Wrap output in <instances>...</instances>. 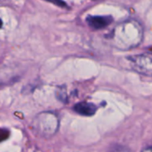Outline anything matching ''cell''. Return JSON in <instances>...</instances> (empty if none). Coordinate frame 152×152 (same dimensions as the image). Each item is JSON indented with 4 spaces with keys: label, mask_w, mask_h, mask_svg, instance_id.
<instances>
[{
    "label": "cell",
    "mask_w": 152,
    "mask_h": 152,
    "mask_svg": "<svg viewBox=\"0 0 152 152\" xmlns=\"http://www.w3.org/2000/svg\"><path fill=\"white\" fill-rule=\"evenodd\" d=\"M108 38L115 48L126 51L141 44L143 38V29L137 20L129 19L116 25L108 35Z\"/></svg>",
    "instance_id": "6da1fadb"
},
{
    "label": "cell",
    "mask_w": 152,
    "mask_h": 152,
    "mask_svg": "<svg viewBox=\"0 0 152 152\" xmlns=\"http://www.w3.org/2000/svg\"><path fill=\"white\" fill-rule=\"evenodd\" d=\"M58 116L50 111H45L37 114L31 124L33 131L39 136L49 138L54 135L59 129Z\"/></svg>",
    "instance_id": "7a4b0ae2"
},
{
    "label": "cell",
    "mask_w": 152,
    "mask_h": 152,
    "mask_svg": "<svg viewBox=\"0 0 152 152\" xmlns=\"http://www.w3.org/2000/svg\"><path fill=\"white\" fill-rule=\"evenodd\" d=\"M130 65L136 72L152 77V53H142L130 56Z\"/></svg>",
    "instance_id": "3957f363"
},
{
    "label": "cell",
    "mask_w": 152,
    "mask_h": 152,
    "mask_svg": "<svg viewBox=\"0 0 152 152\" xmlns=\"http://www.w3.org/2000/svg\"><path fill=\"white\" fill-rule=\"evenodd\" d=\"M113 21L111 16H88L86 22L94 29H102L106 28Z\"/></svg>",
    "instance_id": "277c9868"
},
{
    "label": "cell",
    "mask_w": 152,
    "mask_h": 152,
    "mask_svg": "<svg viewBox=\"0 0 152 152\" xmlns=\"http://www.w3.org/2000/svg\"><path fill=\"white\" fill-rule=\"evenodd\" d=\"M73 110L81 116L91 117L97 111V107L90 102H79L74 106Z\"/></svg>",
    "instance_id": "5b68a950"
},
{
    "label": "cell",
    "mask_w": 152,
    "mask_h": 152,
    "mask_svg": "<svg viewBox=\"0 0 152 152\" xmlns=\"http://www.w3.org/2000/svg\"><path fill=\"white\" fill-rule=\"evenodd\" d=\"M56 97L61 102H67V93L64 86H60L56 89Z\"/></svg>",
    "instance_id": "8992f818"
},
{
    "label": "cell",
    "mask_w": 152,
    "mask_h": 152,
    "mask_svg": "<svg viewBox=\"0 0 152 152\" xmlns=\"http://www.w3.org/2000/svg\"><path fill=\"white\" fill-rule=\"evenodd\" d=\"M107 152H131L126 147L120 146V145H113L111 148H110Z\"/></svg>",
    "instance_id": "52a82bcc"
},
{
    "label": "cell",
    "mask_w": 152,
    "mask_h": 152,
    "mask_svg": "<svg viewBox=\"0 0 152 152\" xmlns=\"http://www.w3.org/2000/svg\"><path fill=\"white\" fill-rule=\"evenodd\" d=\"M142 152H152V148H147V149H145Z\"/></svg>",
    "instance_id": "ba28073f"
}]
</instances>
